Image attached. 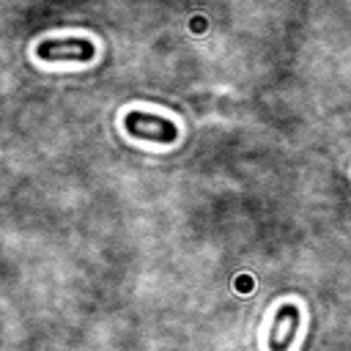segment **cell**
Listing matches in <instances>:
<instances>
[{
	"mask_svg": "<svg viewBox=\"0 0 351 351\" xmlns=\"http://www.w3.org/2000/svg\"><path fill=\"white\" fill-rule=\"evenodd\" d=\"M123 126L132 137H140V140H151V143H176L178 137V126L170 121V118H162V115H154V112H143V110H132L126 112L123 118Z\"/></svg>",
	"mask_w": 351,
	"mask_h": 351,
	"instance_id": "1",
	"label": "cell"
},
{
	"mask_svg": "<svg viewBox=\"0 0 351 351\" xmlns=\"http://www.w3.org/2000/svg\"><path fill=\"white\" fill-rule=\"evenodd\" d=\"M296 329H299V307L285 302L277 307L274 313V321H271V329H269V351H288L293 337H296Z\"/></svg>",
	"mask_w": 351,
	"mask_h": 351,
	"instance_id": "3",
	"label": "cell"
},
{
	"mask_svg": "<svg viewBox=\"0 0 351 351\" xmlns=\"http://www.w3.org/2000/svg\"><path fill=\"white\" fill-rule=\"evenodd\" d=\"M41 60H82L88 63L96 55L93 41L88 38H44L36 47Z\"/></svg>",
	"mask_w": 351,
	"mask_h": 351,
	"instance_id": "2",
	"label": "cell"
}]
</instances>
